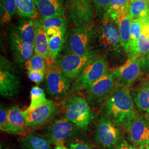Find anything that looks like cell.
<instances>
[{"mask_svg": "<svg viewBox=\"0 0 149 149\" xmlns=\"http://www.w3.org/2000/svg\"><path fill=\"white\" fill-rule=\"evenodd\" d=\"M105 112L117 127L126 129L135 114L133 101L128 88L116 84L105 102Z\"/></svg>", "mask_w": 149, "mask_h": 149, "instance_id": "6da1fadb", "label": "cell"}, {"mask_svg": "<svg viewBox=\"0 0 149 149\" xmlns=\"http://www.w3.org/2000/svg\"><path fill=\"white\" fill-rule=\"evenodd\" d=\"M64 107L65 117L80 129L87 130L93 119V114L86 99L72 94L66 101Z\"/></svg>", "mask_w": 149, "mask_h": 149, "instance_id": "7a4b0ae2", "label": "cell"}, {"mask_svg": "<svg viewBox=\"0 0 149 149\" xmlns=\"http://www.w3.org/2000/svg\"><path fill=\"white\" fill-rule=\"evenodd\" d=\"M93 7L92 0H65V17L73 27L92 26Z\"/></svg>", "mask_w": 149, "mask_h": 149, "instance_id": "3957f363", "label": "cell"}, {"mask_svg": "<svg viewBox=\"0 0 149 149\" xmlns=\"http://www.w3.org/2000/svg\"><path fill=\"white\" fill-rule=\"evenodd\" d=\"M98 56V52L97 50H91L84 55L74 54H59L55 61L64 76L70 80H73Z\"/></svg>", "mask_w": 149, "mask_h": 149, "instance_id": "277c9868", "label": "cell"}, {"mask_svg": "<svg viewBox=\"0 0 149 149\" xmlns=\"http://www.w3.org/2000/svg\"><path fill=\"white\" fill-rule=\"evenodd\" d=\"M93 26L72 27L66 32L64 44L65 54L84 55L91 50Z\"/></svg>", "mask_w": 149, "mask_h": 149, "instance_id": "5b68a950", "label": "cell"}, {"mask_svg": "<svg viewBox=\"0 0 149 149\" xmlns=\"http://www.w3.org/2000/svg\"><path fill=\"white\" fill-rule=\"evenodd\" d=\"M107 72L108 71L106 57L105 55H103L87 65L75 79L71 92L85 90Z\"/></svg>", "mask_w": 149, "mask_h": 149, "instance_id": "8992f818", "label": "cell"}, {"mask_svg": "<svg viewBox=\"0 0 149 149\" xmlns=\"http://www.w3.org/2000/svg\"><path fill=\"white\" fill-rule=\"evenodd\" d=\"M71 81L64 76L56 63L48 66L46 71L45 85L50 97L59 100L68 96L71 92Z\"/></svg>", "mask_w": 149, "mask_h": 149, "instance_id": "52a82bcc", "label": "cell"}, {"mask_svg": "<svg viewBox=\"0 0 149 149\" xmlns=\"http://www.w3.org/2000/svg\"><path fill=\"white\" fill-rule=\"evenodd\" d=\"M79 128L65 117L54 120L45 129V136L56 146L63 145L74 138L79 132Z\"/></svg>", "mask_w": 149, "mask_h": 149, "instance_id": "ba28073f", "label": "cell"}, {"mask_svg": "<svg viewBox=\"0 0 149 149\" xmlns=\"http://www.w3.org/2000/svg\"><path fill=\"white\" fill-rule=\"evenodd\" d=\"M116 86L113 75L107 72L85 90L86 100L90 106L96 107L106 100Z\"/></svg>", "mask_w": 149, "mask_h": 149, "instance_id": "9c48e42d", "label": "cell"}, {"mask_svg": "<svg viewBox=\"0 0 149 149\" xmlns=\"http://www.w3.org/2000/svg\"><path fill=\"white\" fill-rule=\"evenodd\" d=\"M97 41L100 47L107 52L120 54L122 47L117 23L109 19L103 22L97 34Z\"/></svg>", "mask_w": 149, "mask_h": 149, "instance_id": "30bf717a", "label": "cell"}, {"mask_svg": "<svg viewBox=\"0 0 149 149\" xmlns=\"http://www.w3.org/2000/svg\"><path fill=\"white\" fill-rule=\"evenodd\" d=\"M140 59L136 55L128 56L124 64L112 71L116 84L128 88L138 79L141 72Z\"/></svg>", "mask_w": 149, "mask_h": 149, "instance_id": "8fae6325", "label": "cell"}, {"mask_svg": "<svg viewBox=\"0 0 149 149\" xmlns=\"http://www.w3.org/2000/svg\"><path fill=\"white\" fill-rule=\"evenodd\" d=\"M131 144L140 149L149 146V124L143 118L135 114L126 128Z\"/></svg>", "mask_w": 149, "mask_h": 149, "instance_id": "7c38bea8", "label": "cell"}, {"mask_svg": "<svg viewBox=\"0 0 149 149\" xmlns=\"http://www.w3.org/2000/svg\"><path fill=\"white\" fill-rule=\"evenodd\" d=\"M58 112V106L55 102L48 100L40 106L32 110L27 108L23 111L28 128H38L53 119Z\"/></svg>", "mask_w": 149, "mask_h": 149, "instance_id": "4fadbf2b", "label": "cell"}, {"mask_svg": "<svg viewBox=\"0 0 149 149\" xmlns=\"http://www.w3.org/2000/svg\"><path fill=\"white\" fill-rule=\"evenodd\" d=\"M120 134L117 126L108 116L102 115L98 123L96 132V139L102 145L112 149L118 143Z\"/></svg>", "mask_w": 149, "mask_h": 149, "instance_id": "5bb4252c", "label": "cell"}, {"mask_svg": "<svg viewBox=\"0 0 149 149\" xmlns=\"http://www.w3.org/2000/svg\"><path fill=\"white\" fill-rule=\"evenodd\" d=\"M9 44L12 55L19 64L26 63L34 54V46L24 42L15 31L10 32Z\"/></svg>", "mask_w": 149, "mask_h": 149, "instance_id": "9a60e30c", "label": "cell"}, {"mask_svg": "<svg viewBox=\"0 0 149 149\" xmlns=\"http://www.w3.org/2000/svg\"><path fill=\"white\" fill-rule=\"evenodd\" d=\"M21 80L7 70L0 71V94L5 98H12L18 93L21 88Z\"/></svg>", "mask_w": 149, "mask_h": 149, "instance_id": "2e32d148", "label": "cell"}, {"mask_svg": "<svg viewBox=\"0 0 149 149\" xmlns=\"http://www.w3.org/2000/svg\"><path fill=\"white\" fill-rule=\"evenodd\" d=\"M132 20L129 15L128 9H124L118 13L114 21L118 26L122 47L127 54L128 53L129 49Z\"/></svg>", "mask_w": 149, "mask_h": 149, "instance_id": "e0dca14e", "label": "cell"}, {"mask_svg": "<svg viewBox=\"0 0 149 149\" xmlns=\"http://www.w3.org/2000/svg\"><path fill=\"white\" fill-rule=\"evenodd\" d=\"M35 3L42 18L65 17L64 0H35Z\"/></svg>", "mask_w": 149, "mask_h": 149, "instance_id": "ac0fdd59", "label": "cell"}, {"mask_svg": "<svg viewBox=\"0 0 149 149\" xmlns=\"http://www.w3.org/2000/svg\"><path fill=\"white\" fill-rule=\"evenodd\" d=\"M36 28V39L34 42V54H38L45 60L49 59V38L46 29L43 26L41 19L34 21Z\"/></svg>", "mask_w": 149, "mask_h": 149, "instance_id": "d6986e66", "label": "cell"}, {"mask_svg": "<svg viewBox=\"0 0 149 149\" xmlns=\"http://www.w3.org/2000/svg\"><path fill=\"white\" fill-rule=\"evenodd\" d=\"M22 149H53L52 143L45 135L31 133L19 139Z\"/></svg>", "mask_w": 149, "mask_h": 149, "instance_id": "ffe728a7", "label": "cell"}, {"mask_svg": "<svg viewBox=\"0 0 149 149\" xmlns=\"http://www.w3.org/2000/svg\"><path fill=\"white\" fill-rule=\"evenodd\" d=\"M14 31L24 42L34 46L36 28L33 20L27 18L19 20Z\"/></svg>", "mask_w": 149, "mask_h": 149, "instance_id": "44dd1931", "label": "cell"}, {"mask_svg": "<svg viewBox=\"0 0 149 149\" xmlns=\"http://www.w3.org/2000/svg\"><path fill=\"white\" fill-rule=\"evenodd\" d=\"M8 116L12 128V134H19L28 128L23 111L18 106H13L8 109Z\"/></svg>", "mask_w": 149, "mask_h": 149, "instance_id": "7402d4cb", "label": "cell"}, {"mask_svg": "<svg viewBox=\"0 0 149 149\" xmlns=\"http://www.w3.org/2000/svg\"><path fill=\"white\" fill-rule=\"evenodd\" d=\"M128 13L132 19L140 21L146 19L149 16V0H136L130 1Z\"/></svg>", "mask_w": 149, "mask_h": 149, "instance_id": "603a6c76", "label": "cell"}, {"mask_svg": "<svg viewBox=\"0 0 149 149\" xmlns=\"http://www.w3.org/2000/svg\"><path fill=\"white\" fill-rule=\"evenodd\" d=\"M16 13L23 18H37L38 12L35 0H16Z\"/></svg>", "mask_w": 149, "mask_h": 149, "instance_id": "cb8c5ba5", "label": "cell"}, {"mask_svg": "<svg viewBox=\"0 0 149 149\" xmlns=\"http://www.w3.org/2000/svg\"><path fill=\"white\" fill-rule=\"evenodd\" d=\"M66 32H61L49 38V48L50 58L52 61H55L59 54L64 48Z\"/></svg>", "mask_w": 149, "mask_h": 149, "instance_id": "d4e9b609", "label": "cell"}, {"mask_svg": "<svg viewBox=\"0 0 149 149\" xmlns=\"http://www.w3.org/2000/svg\"><path fill=\"white\" fill-rule=\"evenodd\" d=\"M141 34V23L139 19L132 20L128 56L136 55L139 39ZM137 56V55H136Z\"/></svg>", "mask_w": 149, "mask_h": 149, "instance_id": "484cf974", "label": "cell"}, {"mask_svg": "<svg viewBox=\"0 0 149 149\" xmlns=\"http://www.w3.org/2000/svg\"><path fill=\"white\" fill-rule=\"evenodd\" d=\"M16 0H1V21L6 23L10 21L16 12Z\"/></svg>", "mask_w": 149, "mask_h": 149, "instance_id": "4316f807", "label": "cell"}, {"mask_svg": "<svg viewBox=\"0 0 149 149\" xmlns=\"http://www.w3.org/2000/svg\"><path fill=\"white\" fill-rule=\"evenodd\" d=\"M134 102L139 109L149 113V86L145 85L137 92Z\"/></svg>", "mask_w": 149, "mask_h": 149, "instance_id": "83f0119b", "label": "cell"}, {"mask_svg": "<svg viewBox=\"0 0 149 149\" xmlns=\"http://www.w3.org/2000/svg\"><path fill=\"white\" fill-rule=\"evenodd\" d=\"M31 104L28 109L32 110L45 104L48 99L46 98L45 93L42 88L38 86H34L31 91Z\"/></svg>", "mask_w": 149, "mask_h": 149, "instance_id": "f1b7e54d", "label": "cell"}, {"mask_svg": "<svg viewBox=\"0 0 149 149\" xmlns=\"http://www.w3.org/2000/svg\"><path fill=\"white\" fill-rule=\"evenodd\" d=\"M129 0H111L107 12V19L114 21L119 12L129 8Z\"/></svg>", "mask_w": 149, "mask_h": 149, "instance_id": "f546056e", "label": "cell"}, {"mask_svg": "<svg viewBox=\"0 0 149 149\" xmlns=\"http://www.w3.org/2000/svg\"><path fill=\"white\" fill-rule=\"evenodd\" d=\"M27 70H34L43 73H45L47 71V65L45 59L43 56L34 54L31 59H29L25 63Z\"/></svg>", "mask_w": 149, "mask_h": 149, "instance_id": "4dcf8cb0", "label": "cell"}, {"mask_svg": "<svg viewBox=\"0 0 149 149\" xmlns=\"http://www.w3.org/2000/svg\"><path fill=\"white\" fill-rule=\"evenodd\" d=\"M45 28L48 29L50 28H58L66 30L68 21L65 17H52L41 19Z\"/></svg>", "mask_w": 149, "mask_h": 149, "instance_id": "1f68e13d", "label": "cell"}, {"mask_svg": "<svg viewBox=\"0 0 149 149\" xmlns=\"http://www.w3.org/2000/svg\"><path fill=\"white\" fill-rule=\"evenodd\" d=\"M111 0H92L96 15L104 22L107 19V12Z\"/></svg>", "mask_w": 149, "mask_h": 149, "instance_id": "d6a6232c", "label": "cell"}, {"mask_svg": "<svg viewBox=\"0 0 149 149\" xmlns=\"http://www.w3.org/2000/svg\"><path fill=\"white\" fill-rule=\"evenodd\" d=\"M0 129L2 132L12 134V128L8 119V110L2 107L0 109Z\"/></svg>", "mask_w": 149, "mask_h": 149, "instance_id": "836d02e7", "label": "cell"}, {"mask_svg": "<svg viewBox=\"0 0 149 149\" xmlns=\"http://www.w3.org/2000/svg\"><path fill=\"white\" fill-rule=\"evenodd\" d=\"M149 52V40L143 34L139 39L136 55L141 58Z\"/></svg>", "mask_w": 149, "mask_h": 149, "instance_id": "e575fe53", "label": "cell"}, {"mask_svg": "<svg viewBox=\"0 0 149 149\" xmlns=\"http://www.w3.org/2000/svg\"><path fill=\"white\" fill-rule=\"evenodd\" d=\"M28 76L29 79L32 81L37 85H39L44 80L45 73L30 70H28Z\"/></svg>", "mask_w": 149, "mask_h": 149, "instance_id": "d590c367", "label": "cell"}, {"mask_svg": "<svg viewBox=\"0 0 149 149\" xmlns=\"http://www.w3.org/2000/svg\"><path fill=\"white\" fill-rule=\"evenodd\" d=\"M140 66L141 72L149 74V52L141 58Z\"/></svg>", "mask_w": 149, "mask_h": 149, "instance_id": "8d00e7d4", "label": "cell"}, {"mask_svg": "<svg viewBox=\"0 0 149 149\" xmlns=\"http://www.w3.org/2000/svg\"><path fill=\"white\" fill-rule=\"evenodd\" d=\"M69 146L70 149H92L89 145L81 141L71 143Z\"/></svg>", "mask_w": 149, "mask_h": 149, "instance_id": "74e56055", "label": "cell"}, {"mask_svg": "<svg viewBox=\"0 0 149 149\" xmlns=\"http://www.w3.org/2000/svg\"><path fill=\"white\" fill-rule=\"evenodd\" d=\"M140 22L141 23V34L149 40V23L146 20H141Z\"/></svg>", "mask_w": 149, "mask_h": 149, "instance_id": "f35d334b", "label": "cell"}, {"mask_svg": "<svg viewBox=\"0 0 149 149\" xmlns=\"http://www.w3.org/2000/svg\"><path fill=\"white\" fill-rule=\"evenodd\" d=\"M48 38L51 37L57 34H59L61 32H67L66 30H64L63 29L58 28H50L46 30Z\"/></svg>", "mask_w": 149, "mask_h": 149, "instance_id": "ab89813d", "label": "cell"}, {"mask_svg": "<svg viewBox=\"0 0 149 149\" xmlns=\"http://www.w3.org/2000/svg\"><path fill=\"white\" fill-rule=\"evenodd\" d=\"M117 149H140L134 147L132 144H128V143L124 140L120 145L118 146Z\"/></svg>", "mask_w": 149, "mask_h": 149, "instance_id": "60d3db41", "label": "cell"}, {"mask_svg": "<svg viewBox=\"0 0 149 149\" xmlns=\"http://www.w3.org/2000/svg\"><path fill=\"white\" fill-rule=\"evenodd\" d=\"M55 149H70L68 148L67 147H66L64 145H59V146H56Z\"/></svg>", "mask_w": 149, "mask_h": 149, "instance_id": "b9f144b4", "label": "cell"}, {"mask_svg": "<svg viewBox=\"0 0 149 149\" xmlns=\"http://www.w3.org/2000/svg\"><path fill=\"white\" fill-rule=\"evenodd\" d=\"M145 85L149 86V79H148V80L146 81V85Z\"/></svg>", "mask_w": 149, "mask_h": 149, "instance_id": "7bdbcfd3", "label": "cell"}, {"mask_svg": "<svg viewBox=\"0 0 149 149\" xmlns=\"http://www.w3.org/2000/svg\"><path fill=\"white\" fill-rule=\"evenodd\" d=\"M143 20H146V21L148 22L149 23V17H148L146 18V19H143Z\"/></svg>", "mask_w": 149, "mask_h": 149, "instance_id": "ee69618b", "label": "cell"}, {"mask_svg": "<svg viewBox=\"0 0 149 149\" xmlns=\"http://www.w3.org/2000/svg\"><path fill=\"white\" fill-rule=\"evenodd\" d=\"M146 149H149V146H148V148H146Z\"/></svg>", "mask_w": 149, "mask_h": 149, "instance_id": "f6af8a7d", "label": "cell"}, {"mask_svg": "<svg viewBox=\"0 0 149 149\" xmlns=\"http://www.w3.org/2000/svg\"><path fill=\"white\" fill-rule=\"evenodd\" d=\"M129 1H136V0H129Z\"/></svg>", "mask_w": 149, "mask_h": 149, "instance_id": "bcb514c9", "label": "cell"}]
</instances>
